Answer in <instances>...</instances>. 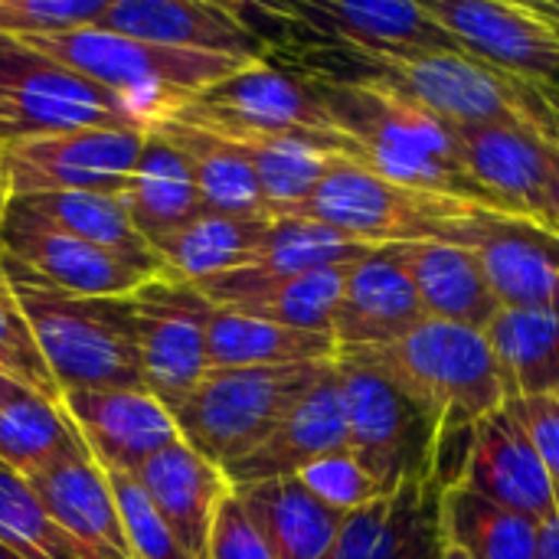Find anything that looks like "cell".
<instances>
[{
    "mask_svg": "<svg viewBox=\"0 0 559 559\" xmlns=\"http://www.w3.org/2000/svg\"><path fill=\"white\" fill-rule=\"evenodd\" d=\"M269 219H236L200 213L183 229L154 242V255L160 259L164 282L200 285L206 278L246 269L262 242Z\"/></svg>",
    "mask_w": 559,
    "mask_h": 559,
    "instance_id": "1f68e13d",
    "label": "cell"
},
{
    "mask_svg": "<svg viewBox=\"0 0 559 559\" xmlns=\"http://www.w3.org/2000/svg\"><path fill=\"white\" fill-rule=\"evenodd\" d=\"M337 377L347 413V449L380 485L383 498L406 485L432 481L439 432L406 393L357 354H337Z\"/></svg>",
    "mask_w": 559,
    "mask_h": 559,
    "instance_id": "30bf717a",
    "label": "cell"
},
{
    "mask_svg": "<svg viewBox=\"0 0 559 559\" xmlns=\"http://www.w3.org/2000/svg\"><path fill=\"white\" fill-rule=\"evenodd\" d=\"M409 272L423 314L472 331H485L498 314V298L478 259L452 242H403L390 246Z\"/></svg>",
    "mask_w": 559,
    "mask_h": 559,
    "instance_id": "484cf974",
    "label": "cell"
},
{
    "mask_svg": "<svg viewBox=\"0 0 559 559\" xmlns=\"http://www.w3.org/2000/svg\"><path fill=\"white\" fill-rule=\"evenodd\" d=\"M534 559H559V495L554 518L537 527V557Z\"/></svg>",
    "mask_w": 559,
    "mask_h": 559,
    "instance_id": "bcb514c9",
    "label": "cell"
},
{
    "mask_svg": "<svg viewBox=\"0 0 559 559\" xmlns=\"http://www.w3.org/2000/svg\"><path fill=\"white\" fill-rule=\"evenodd\" d=\"M29 485L56 524L88 554V559H131L108 478L88 459V452L43 468L36 478H29Z\"/></svg>",
    "mask_w": 559,
    "mask_h": 559,
    "instance_id": "d4e9b609",
    "label": "cell"
},
{
    "mask_svg": "<svg viewBox=\"0 0 559 559\" xmlns=\"http://www.w3.org/2000/svg\"><path fill=\"white\" fill-rule=\"evenodd\" d=\"M423 321L426 314L409 272L390 246H380L350 265L331 334L337 350H373L406 337Z\"/></svg>",
    "mask_w": 559,
    "mask_h": 559,
    "instance_id": "7402d4cb",
    "label": "cell"
},
{
    "mask_svg": "<svg viewBox=\"0 0 559 559\" xmlns=\"http://www.w3.org/2000/svg\"><path fill=\"white\" fill-rule=\"evenodd\" d=\"M131 337L138 347L141 383L170 413L210 373L206 337L197 318V292L177 282H151L128 298Z\"/></svg>",
    "mask_w": 559,
    "mask_h": 559,
    "instance_id": "9a60e30c",
    "label": "cell"
},
{
    "mask_svg": "<svg viewBox=\"0 0 559 559\" xmlns=\"http://www.w3.org/2000/svg\"><path fill=\"white\" fill-rule=\"evenodd\" d=\"M465 56L534 88L559 115V7L511 0H426Z\"/></svg>",
    "mask_w": 559,
    "mask_h": 559,
    "instance_id": "8fae6325",
    "label": "cell"
},
{
    "mask_svg": "<svg viewBox=\"0 0 559 559\" xmlns=\"http://www.w3.org/2000/svg\"><path fill=\"white\" fill-rule=\"evenodd\" d=\"M105 478L118 504V518H121V531H124L131 559H193L174 537L167 521L157 514V508L151 504V498L144 495L134 475L105 472Z\"/></svg>",
    "mask_w": 559,
    "mask_h": 559,
    "instance_id": "f35d334b",
    "label": "cell"
},
{
    "mask_svg": "<svg viewBox=\"0 0 559 559\" xmlns=\"http://www.w3.org/2000/svg\"><path fill=\"white\" fill-rule=\"evenodd\" d=\"M514 416L521 419L531 445L537 449L554 488L559 495V396L544 393V396H527V400H511L508 403Z\"/></svg>",
    "mask_w": 559,
    "mask_h": 559,
    "instance_id": "ee69618b",
    "label": "cell"
},
{
    "mask_svg": "<svg viewBox=\"0 0 559 559\" xmlns=\"http://www.w3.org/2000/svg\"><path fill=\"white\" fill-rule=\"evenodd\" d=\"M147 131H59L0 144L13 197L29 193H115L138 167Z\"/></svg>",
    "mask_w": 559,
    "mask_h": 559,
    "instance_id": "4fadbf2b",
    "label": "cell"
},
{
    "mask_svg": "<svg viewBox=\"0 0 559 559\" xmlns=\"http://www.w3.org/2000/svg\"><path fill=\"white\" fill-rule=\"evenodd\" d=\"M452 246L468 249L501 308L559 314V236L511 213H481Z\"/></svg>",
    "mask_w": 559,
    "mask_h": 559,
    "instance_id": "2e32d148",
    "label": "cell"
},
{
    "mask_svg": "<svg viewBox=\"0 0 559 559\" xmlns=\"http://www.w3.org/2000/svg\"><path fill=\"white\" fill-rule=\"evenodd\" d=\"M88 79L105 85L108 92L121 95L138 108V115L151 124L154 118L167 115L174 105L193 98L197 92L216 85L219 79L233 75L236 69L249 66L246 59L213 56V52H190L154 46L141 39H128L98 26L56 33V36H33L16 39Z\"/></svg>",
    "mask_w": 559,
    "mask_h": 559,
    "instance_id": "5b68a950",
    "label": "cell"
},
{
    "mask_svg": "<svg viewBox=\"0 0 559 559\" xmlns=\"http://www.w3.org/2000/svg\"><path fill=\"white\" fill-rule=\"evenodd\" d=\"M85 128L147 131V121L95 79L0 36V144Z\"/></svg>",
    "mask_w": 559,
    "mask_h": 559,
    "instance_id": "9c48e42d",
    "label": "cell"
},
{
    "mask_svg": "<svg viewBox=\"0 0 559 559\" xmlns=\"http://www.w3.org/2000/svg\"><path fill=\"white\" fill-rule=\"evenodd\" d=\"M485 341L501 373L504 400L559 390V314L537 308H498Z\"/></svg>",
    "mask_w": 559,
    "mask_h": 559,
    "instance_id": "4dcf8cb0",
    "label": "cell"
},
{
    "mask_svg": "<svg viewBox=\"0 0 559 559\" xmlns=\"http://www.w3.org/2000/svg\"><path fill=\"white\" fill-rule=\"evenodd\" d=\"M111 0H0V36L33 39L98 26Z\"/></svg>",
    "mask_w": 559,
    "mask_h": 559,
    "instance_id": "ab89813d",
    "label": "cell"
},
{
    "mask_svg": "<svg viewBox=\"0 0 559 559\" xmlns=\"http://www.w3.org/2000/svg\"><path fill=\"white\" fill-rule=\"evenodd\" d=\"M138 485L193 559L206 557L210 527L219 504L233 495L229 475L190 449L183 439L147 459L134 472Z\"/></svg>",
    "mask_w": 559,
    "mask_h": 559,
    "instance_id": "603a6c76",
    "label": "cell"
},
{
    "mask_svg": "<svg viewBox=\"0 0 559 559\" xmlns=\"http://www.w3.org/2000/svg\"><path fill=\"white\" fill-rule=\"evenodd\" d=\"M547 134L537 128H455V151L468 177L511 216L557 233L547 193Z\"/></svg>",
    "mask_w": 559,
    "mask_h": 559,
    "instance_id": "e0dca14e",
    "label": "cell"
},
{
    "mask_svg": "<svg viewBox=\"0 0 559 559\" xmlns=\"http://www.w3.org/2000/svg\"><path fill=\"white\" fill-rule=\"evenodd\" d=\"M20 393H23V386H20V383H13L10 377H3V373H0V403L13 400V396H20Z\"/></svg>",
    "mask_w": 559,
    "mask_h": 559,
    "instance_id": "681fc988",
    "label": "cell"
},
{
    "mask_svg": "<svg viewBox=\"0 0 559 559\" xmlns=\"http://www.w3.org/2000/svg\"><path fill=\"white\" fill-rule=\"evenodd\" d=\"M305 75L314 82L337 128L357 147V164L386 180L472 200L504 213L462 167L452 124L390 92L311 72Z\"/></svg>",
    "mask_w": 559,
    "mask_h": 559,
    "instance_id": "7a4b0ae2",
    "label": "cell"
},
{
    "mask_svg": "<svg viewBox=\"0 0 559 559\" xmlns=\"http://www.w3.org/2000/svg\"><path fill=\"white\" fill-rule=\"evenodd\" d=\"M341 354H357L406 393V400L436 426L439 442L472 432L475 423L508 403L485 331L426 318L416 331L386 347Z\"/></svg>",
    "mask_w": 559,
    "mask_h": 559,
    "instance_id": "3957f363",
    "label": "cell"
},
{
    "mask_svg": "<svg viewBox=\"0 0 559 559\" xmlns=\"http://www.w3.org/2000/svg\"><path fill=\"white\" fill-rule=\"evenodd\" d=\"M272 216H298L337 154L298 141H239Z\"/></svg>",
    "mask_w": 559,
    "mask_h": 559,
    "instance_id": "8d00e7d4",
    "label": "cell"
},
{
    "mask_svg": "<svg viewBox=\"0 0 559 559\" xmlns=\"http://www.w3.org/2000/svg\"><path fill=\"white\" fill-rule=\"evenodd\" d=\"M0 269L7 282L85 301H128L157 282V275L82 239L10 223L0 226Z\"/></svg>",
    "mask_w": 559,
    "mask_h": 559,
    "instance_id": "5bb4252c",
    "label": "cell"
},
{
    "mask_svg": "<svg viewBox=\"0 0 559 559\" xmlns=\"http://www.w3.org/2000/svg\"><path fill=\"white\" fill-rule=\"evenodd\" d=\"M331 364L210 370L170 416L180 439L226 472L275 432Z\"/></svg>",
    "mask_w": 559,
    "mask_h": 559,
    "instance_id": "ba28073f",
    "label": "cell"
},
{
    "mask_svg": "<svg viewBox=\"0 0 559 559\" xmlns=\"http://www.w3.org/2000/svg\"><path fill=\"white\" fill-rule=\"evenodd\" d=\"M160 118L197 124L233 141H298L357 160V147L331 118L314 82L295 66L272 59L236 69Z\"/></svg>",
    "mask_w": 559,
    "mask_h": 559,
    "instance_id": "277c9868",
    "label": "cell"
},
{
    "mask_svg": "<svg viewBox=\"0 0 559 559\" xmlns=\"http://www.w3.org/2000/svg\"><path fill=\"white\" fill-rule=\"evenodd\" d=\"M147 128L164 134L190 164L203 213L236 219H272L239 141L174 118H154Z\"/></svg>",
    "mask_w": 559,
    "mask_h": 559,
    "instance_id": "83f0119b",
    "label": "cell"
},
{
    "mask_svg": "<svg viewBox=\"0 0 559 559\" xmlns=\"http://www.w3.org/2000/svg\"><path fill=\"white\" fill-rule=\"evenodd\" d=\"M197 318L206 337L210 370H255V367H295L337 360V341L331 334H308L246 318L233 308L210 305L197 295Z\"/></svg>",
    "mask_w": 559,
    "mask_h": 559,
    "instance_id": "4316f807",
    "label": "cell"
},
{
    "mask_svg": "<svg viewBox=\"0 0 559 559\" xmlns=\"http://www.w3.org/2000/svg\"><path fill=\"white\" fill-rule=\"evenodd\" d=\"M557 396H559V390H557Z\"/></svg>",
    "mask_w": 559,
    "mask_h": 559,
    "instance_id": "db71d44e",
    "label": "cell"
},
{
    "mask_svg": "<svg viewBox=\"0 0 559 559\" xmlns=\"http://www.w3.org/2000/svg\"><path fill=\"white\" fill-rule=\"evenodd\" d=\"M203 559H275L272 547L265 544V537L252 524L249 511L236 498V491L216 511Z\"/></svg>",
    "mask_w": 559,
    "mask_h": 559,
    "instance_id": "7bdbcfd3",
    "label": "cell"
},
{
    "mask_svg": "<svg viewBox=\"0 0 559 559\" xmlns=\"http://www.w3.org/2000/svg\"><path fill=\"white\" fill-rule=\"evenodd\" d=\"M341 449H347V413H344V390L334 360L328 373L288 409V416L275 426V432L246 459L229 465L226 475L233 488L295 478L311 462Z\"/></svg>",
    "mask_w": 559,
    "mask_h": 559,
    "instance_id": "44dd1931",
    "label": "cell"
},
{
    "mask_svg": "<svg viewBox=\"0 0 559 559\" xmlns=\"http://www.w3.org/2000/svg\"><path fill=\"white\" fill-rule=\"evenodd\" d=\"M481 213H491V206L416 190L386 180L350 157H337L298 216L380 249L403 242H452Z\"/></svg>",
    "mask_w": 559,
    "mask_h": 559,
    "instance_id": "8992f818",
    "label": "cell"
},
{
    "mask_svg": "<svg viewBox=\"0 0 559 559\" xmlns=\"http://www.w3.org/2000/svg\"><path fill=\"white\" fill-rule=\"evenodd\" d=\"M442 531H439V491L429 498V504L423 508L409 540L403 544V550L396 559H442Z\"/></svg>",
    "mask_w": 559,
    "mask_h": 559,
    "instance_id": "f6af8a7d",
    "label": "cell"
},
{
    "mask_svg": "<svg viewBox=\"0 0 559 559\" xmlns=\"http://www.w3.org/2000/svg\"><path fill=\"white\" fill-rule=\"evenodd\" d=\"M98 29L190 52L272 59V46L242 20L236 3L213 0H111Z\"/></svg>",
    "mask_w": 559,
    "mask_h": 559,
    "instance_id": "ffe728a7",
    "label": "cell"
},
{
    "mask_svg": "<svg viewBox=\"0 0 559 559\" xmlns=\"http://www.w3.org/2000/svg\"><path fill=\"white\" fill-rule=\"evenodd\" d=\"M436 491H442L436 481L406 485L396 495L347 514L337 540L321 559H396Z\"/></svg>",
    "mask_w": 559,
    "mask_h": 559,
    "instance_id": "d590c367",
    "label": "cell"
},
{
    "mask_svg": "<svg viewBox=\"0 0 559 559\" xmlns=\"http://www.w3.org/2000/svg\"><path fill=\"white\" fill-rule=\"evenodd\" d=\"M269 16L288 43H334L377 52H445L465 56L449 29L416 0H292L249 3Z\"/></svg>",
    "mask_w": 559,
    "mask_h": 559,
    "instance_id": "7c38bea8",
    "label": "cell"
},
{
    "mask_svg": "<svg viewBox=\"0 0 559 559\" xmlns=\"http://www.w3.org/2000/svg\"><path fill=\"white\" fill-rule=\"evenodd\" d=\"M0 282H3V269H0Z\"/></svg>",
    "mask_w": 559,
    "mask_h": 559,
    "instance_id": "f5cc1de1",
    "label": "cell"
},
{
    "mask_svg": "<svg viewBox=\"0 0 559 559\" xmlns=\"http://www.w3.org/2000/svg\"><path fill=\"white\" fill-rule=\"evenodd\" d=\"M59 406L102 472L134 475L180 439L170 409L147 390H75L62 393Z\"/></svg>",
    "mask_w": 559,
    "mask_h": 559,
    "instance_id": "d6986e66",
    "label": "cell"
},
{
    "mask_svg": "<svg viewBox=\"0 0 559 559\" xmlns=\"http://www.w3.org/2000/svg\"><path fill=\"white\" fill-rule=\"evenodd\" d=\"M10 200H13V190H10V177H7V167H3V160H0V226H3V219H7Z\"/></svg>",
    "mask_w": 559,
    "mask_h": 559,
    "instance_id": "c3c4849f",
    "label": "cell"
},
{
    "mask_svg": "<svg viewBox=\"0 0 559 559\" xmlns=\"http://www.w3.org/2000/svg\"><path fill=\"white\" fill-rule=\"evenodd\" d=\"M442 559H465L459 550H452V547H442Z\"/></svg>",
    "mask_w": 559,
    "mask_h": 559,
    "instance_id": "f907efd6",
    "label": "cell"
},
{
    "mask_svg": "<svg viewBox=\"0 0 559 559\" xmlns=\"http://www.w3.org/2000/svg\"><path fill=\"white\" fill-rule=\"evenodd\" d=\"M295 69L341 82H360L426 108L452 128L511 124L559 134V115L527 85L472 56L377 52L334 43H288Z\"/></svg>",
    "mask_w": 559,
    "mask_h": 559,
    "instance_id": "6da1fadb",
    "label": "cell"
},
{
    "mask_svg": "<svg viewBox=\"0 0 559 559\" xmlns=\"http://www.w3.org/2000/svg\"><path fill=\"white\" fill-rule=\"evenodd\" d=\"M0 544L20 559H88L26 478L0 465Z\"/></svg>",
    "mask_w": 559,
    "mask_h": 559,
    "instance_id": "74e56055",
    "label": "cell"
},
{
    "mask_svg": "<svg viewBox=\"0 0 559 559\" xmlns=\"http://www.w3.org/2000/svg\"><path fill=\"white\" fill-rule=\"evenodd\" d=\"M534 521L462 488L439 491V531L442 544L465 559H534L537 557Z\"/></svg>",
    "mask_w": 559,
    "mask_h": 559,
    "instance_id": "d6a6232c",
    "label": "cell"
},
{
    "mask_svg": "<svg viewBox=\"0 0 559 559\" xmlns=\"http://www.w3.org/2000/svg\"><path fill=\"white\" fill-rule=\"evenodd\" d=\"M321 504H328L337 514H354L373 501L383 498L380 485L367 475V468L350 455V449L331 452L318 462H311L308 468H301L295 475Z\"/></svg>",
    "mask_w": 559,
    "mask_h": 559,
    "instance_id": "b9f144b4",
    "label": "cell"
},
{
    "mask_svg": "<svg viewBox=\"0 0 559 559\" xmlns=\"http://www.w3.org/2000/svg\"><path fill=\"white\" fill-rule=\"evenodd\" d=\"M0 373L36 396L59 400L52 373L36 347V337H33L20 305L13 301L7 278L0 282Z\"/></svg>",
    "mask_w": 559,
    "mask_h": 559,
    "instance_id": "60d3db41",
    "label": "cell"
},
{
    "mask_svg": "<svg viewBox=\"0 0 559 559\" xmlns=\"http://www.w3.org/2000/svg\"><path fill=\"white\" fill-rule=\"evenodd\" d=\"M0 559H20V557H16V554H13L10 547H3V544H0Z\"/></svg>",
    "mask_w": 559,
    "mask_h": 559,
    "instance_id": "816d5d0a",
    "label": "cell"
},
{
    "mask_svg": "<svg viewBox=\"0 0 559 559\" xmlns=\"http://www.w3.org/2000/svg\"><path fill=\"white\" fill-rule=\"evenodd\" d=\"M62 393L144 390L128 301H85L7 282Z\"/></svg>",
    "mask_w": 559,
    "mask_h": 559,
    "instance_id": "52a82bcc",
    "label": "cell"
},
{
    "mask_svg": "<svg viewBox=\"0 0 559 559\" xmlns=\"http://www.w3.org/2000/svg\"><path fill=\"white\" fill-rule=\"evenodd\" d=\"M373 246L354 242L344 233L308 219V216H272L262 242L246 265L249 272L262 278H292L331 265H354L367 259Z\"/></svg>",
    "mask_w": 559,
    "mask_h": 559,
    "instance_id": "e575fe53",
    "label": "cell"
},
{
    "mask_svg": "<svg viewBox=\"0 0 559 559\" xmlns=\"http://www.w3.org/2000/svg\"><path fill=\"white\" fill-rule=\"evenodd\" d=\"M85 452L75 426L62 413L59 400L23 390L0 403V465L20 478H36L43 468Z\"/></svg>",
    "mask_w": 559,
    "mask_h": 559,
    "instance_id": "836d02e7",
    "label": "cell"
},
{
    "mask_svg": "<svg viewBox=\"0 0 559 559\" xmlns=\"http://www.w3.org/2000/svg\"><path fill=\"white\" fill-rule=\"evenodd\" d=\"M3 223L82 239L95 249H105V252L164 278L160 259L134 229L128 206H124V197H115V193H29V197H13Z\"/></svg>",
    "mask_w": 559,
    "mask_h": 559,
    "instance_id": "cb8c5ba5",
    "label": "cell"
},
{
    "mask_svg": "<svg viewBox=\"0 0 559 559\" xmlns=\"http://www.w3.org/2000/svg\"><path fill=\"white\" fill-rule=\"evenodd\" d=\"M128 216L141 239L154 249V242L183 229L203 213L200 190L183 154L154 128L144 134V147L138 167L131 174L128 190L121 193Z\"/></svg>",
    "mask_w": 559,
    "mask_h": 559,
    "instance_id": "f1b7e54d",
    "label": "cell"
},
{
    "mask_svg": "<svg viewBox=\"0 0 559 559\" xmlns=\"http://www.w3.org/2000/svg\"><path fill=\"white\" fill-rule=\"evenodd\" d=\"M455 485L544 524L557 511V488L531 445L521 419L504 403L498 413L475 423Z\"/></svg>",
    "mask_w": 559,
    "mask_h": 559,
    "instance_id": "ac0fdd59",
    "label": "cell"
},
{
    "mask_svg": "<svg viewBox=\"0 0 559 559\" xmlns=\"http://www.w3.org/2000/svg\"><path fill=\"white\" fill-rule=\"evenodd\" d=\"M275 559H321L344 527V514L321 504L298 478L233 488Z\"/></svg>",
    "mask_w": 559,
    "mask_h": 559,
    "instance_id": "f546056e",
    "label": "cell"
},
{
    "mask_svg": "<svg viewBox=\"0 0 559 559\" xmlns=\"http://www.w3.org/2000/svg\"><path fill=\"white\" fill-rule=\"evenodd\" d=\"M547 193H550V210H554L559 233V138L547 141Z\"/></svg>",
    "mask_w": 559,
    "mask_h": 559,
    "instance_id": "7dc6e473",
    "label": "cell"
}]
</instances>
